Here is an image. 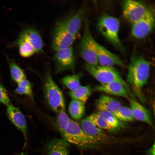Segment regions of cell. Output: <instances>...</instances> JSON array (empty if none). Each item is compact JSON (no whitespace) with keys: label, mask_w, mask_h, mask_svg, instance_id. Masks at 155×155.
Returning a JSON list of instances; mask_svg holds the SVG:
<instances>
[{"label":"cell","mask_w":155,"mask_h":155,"mask_svg":"<svg viewBox=\"0 0 155 155\" xmlns=\"http://www.w3.org/2000/svg\"><path fill=\"white\" fill-rule=\"evenodd\" d=\"M149 62L142 56L134 54L128 66L127 81L133 88L140 90L147 83L150 73Z\"/></svg>","instance_id":"obj_1"},{"label":"cell","mask_w":155,"mask_h":155,"mask_svg":"<svg viewBox=\"0 0 155 155\" xmlns=\"http://www.w3.org/2000/svg\"><path fill=\"white\" fill-rule=\"evenodd\" d=\"M97 26L100 33L108 41L121 52H124V46L119 37L120 23L117 18L104 14L99 18Z\"/></svg>","instance_id":"obj_2"},{"label":"cell","mask_w":155,"mask_h":155,"mask_svg":"<svg viewBox=\"0 0 155 155\" xmlns=\"http://www.w3.org/2000/svg\"><path fill=\"white\" fill-rule=\"evenodd\" d=\"M44 83L45 98L50 108L56 114L65 110L63 94L53 80L50 71L46 72Z\"/></svg>","instance_id":"obj_3"},{"label":"cell","mask_w":155,"mask_h":155,"mask_svg":"<svg viewBox=\"0 0 155 155\" xmlns=\"http://www.w3.org/2000/svg\"><path fill=\"white\" fill-rule=\"evenodd\" d=\"M62 136L70 144L82 149H93L100 146L82 130L78 122L71 119L68 126Z\"/></svg>","instance_id":"obj_4"},{"label":"cell","mask_w":155,"mask_h":155,"mask_svg":"<svg viewBox=\"0 0 155 155\" xmlns=\"http://www.w3.org/2000/svg\"><path fill=\"white\" fill-rule=\"evenodd\" d=\"M84 68L86 71L100 82V84L118 82L125 86L129 93H131L128 84L113 67L99 65H91L86 63L84 65Z\"/></svg>","instance_id":"obj_5"},{"label":"cell","mask_w":155,"mask_h":155,"mask_svg":"<svg viewBox=\"0 0 155 155\" xmlns=\"http://www.w3.org/2000/svg\"><path fill=\"white\" fill-rule=\"evenodd\" d=\"M85 27L82 39L79 44L78 51L81 57L86 62L91 65H99L97 56L94 51L92 35L87 20H85Z\"/></svg>","instance_id":"obj_6"},{"label":"cell","mask_w":155,"mask_h":155,"mask_svg":"<svg viewBox=\"0 0 155 155\" xmlns=\"http://www.w3.org/2000/svg\"><path fill=\"white\" fill-rule=\"evenodd\" d=\"M22 42H26L30 44L36 53L42 51L43 42L41 36L36 29L29 27L23 29L16 39L8 44L6 48H11L16 47L18 44Z\"/></svg>","instance_id":"obj_7"},{"label":"cell","mask_w":155,"mask_h":155,"mask_svg":"<svg viewBox=\"0 0 155 155\" xmlns=\"http://www.w3.org/2000/svg\"><path fill=\"white\" fill-rule=\"evenodd\" d=\"M150 10L146 5L138 1L127 0L122 4L123 16L132 24L143 18Z\"/></svg>","instance_id":"obj_8"},{"label":"cell","mask_w":155,"mask_h":155,"mask_svg":"<svg viewBox=\"0 0 155 155\" xmlns=\"http://www.w3.org/2000/svg\"><path fill=\"white\" fill-rule=\"evenodd\" d=\"M53 59L56 73L74 70L76 58L72 46L55 51Z\"/></svg>","instance_id":"obj_9"},{"label":"cell","mask_w":155,"mask_h":155,"mask_svg":"<svg viewBox=\"0 0 155 155\" xmlns=\"http://www.w3.org/2000/svg\"><path fill=\"white\" fill-rule=\"evenodd\" d=\"M131 33L134 37L139 39L144 38L152 31L155 26V17L151 10L138 21L132 24Z\"/></svg>","instance_id":"obj_10"},{"label":"cell","mask_w":155,"mask_h":155,"mask_svg":"<svg viewBox=\"0 0 155 155\" xmlns=\"http://www.w3.org/2000/svg\"><path fill=\"white\" fill-rule=\"evenodd\" d=\"M92 43L94 51L100 65L113 67L118 65L124 67V65L120 57L97 43L93 38Z\"/></svg>","instance_id":"obj_11"},{"label":"cell","mask_w":155,"mask_h":155,"mask_svg":"<svg viewBox=\"0 0 155 155\" xmlns=\"http://www.w3.org/2000/svg\"><path fill=\"white\" fill-rule=\"evenodd\" d=\"M75 37L57 24L52 38L51 46L53 50L55 52L72 46Z\"/></svg>","instance_id":"obj_12"},{"label":"cell","mask_w":155,"mask_h":155,"mask_svg":"<svg viewBox=\"0 0 155 155\" xmlns=\"http://www.w3.org/2000/svg\"><path fill=\"white\" fill-rule=\"evenodd\" d=\"M79 124L82 130L100 146L112 142L111 138L104 130L96 126L87 118L82 120Z\"/></svg>","instance_id":"obj_13"},{"label":"cell","mask_w":155,"mask_h":155,"mask_svg":"<svg viewBox=\"0 0 155 155\" xmlns=\"http://www.w3.org/2000/svg\"><path fill=\"white\" fill-rule=\"evenodd\" d=\"M7 106L6 114L11 122L22 133L24 140V147L28 141V130L25 117L19 108L12 104Z\"/></svg>","instance_id":"obj_14"},{"label":"cell","mask_w":155,"mask_h":155,"mask_svg":"<svg viewBox=\"0 0 155 155\" xmlns=\"http://www.w3.org/2000/svg\"><path fill=\"white\" fill-rule=\"evenodd\" d=\"M84 14V8L81 7L75 13L59 21L57 24L76 36L81 28Z\"/></svg>","instance_id":"obj_15"},{"label":"cell","mask_w":155,"mask_h":155,"mask_svg":"<svg viewBox=\"0 0 155 155\" xmlns=\"http://www.w3.org/2000/svg\"><path fill=\"white\" fill-rule=\"evenodd\" d=\"M95 91L102 92L124 97L129 100L130 93L125 86L117 82L100 84L93 89Z\"/></svg>","instance_id":"obj_16"},{"label":"cell","mask_w":155,"mask_h":155,"mask_svg":"<svg viewBox=\"0 0 155 155\" xmlns=\"http://www.w3.org/2000/svg\"><path fill=\"white\" fill-rule=\"evenodd\" d=\"M70 143L64 139H54L46 144L45 151L47 155H69Z\"/></svg>","instance_id":"obj_17"},{"label":"cell","mask_w":155,"mask_h":155,"mask_svg":"<svg viewBox=\"0 0 155 155\" xmlns=\"http://www.w3.org/2000/svg\"><path fill=\"white\" fill-rule=\"evenodd\" d=\"M131 111L135 119L153 127V121L148 109L133 99L129 100Z\"/></svg>","instance_id":"obj_18"},{"label":"cell","mask_w":155,"mask_h":155,"mask_svg":"<svg viewBox=\"0 0 155 155\" xmlns=\"http://www.w3.org/2000/svg\"><path fill=\"white\" fill-rule=\"evenodd\" d=\"M122 105L118 101L108 96L103 95L96 102V108L99 111H106L113 114Z\"/></svg>","instance_id":"obj_19"},{"label":"cell","mask_w":155,"mask_h":155,"mask_svg":"<svg viewBox=\"0 0 155 155\" xmlns=\"http://www.w3.org/2000/svg\"><path fill=\"white\" fill-rule=\"evenodd\" d=\"M92 90L89 86H80L76 89L70 91L68 94L73 100H77L84 104L90 96Z\"/></svg>","instance_id":"obj_20"},{"label":"cell","mask_w":155,"mask_h":155,"mask_svg":"<svg viewBox=\"0 0 155 155\" xmlns=\"http://www.w3.org/2000/svg\"><path fill=\"white\" fill-rule=\"evenodd\" d=\"M68 111L70 116L73 119L80 120L83 117L85 113V104L72 100L69 105Z\"/></svg>","instance_id":"obj_21"},{"label":"cell","mask_w":155,"mask_h":155,"mask_svg":"<svg viewBox=\"0 0 155 155\" xmlns=\"http://www.w3.org/2000/svg\"><path fill=\"white\" fill-rule=\"evenodd\" d=\"M8 62L10 75L12 79L18 83L26 79L22 69L13 60L5 55Z\"/></svg>","instance_id":"obj_22"},{"label":"cell","mask_w":155,"mask_h":155,"mask_svg":"<svg viewBox=\"0 0 155 155\" xmlns=\"http://www.w3.org/2000/svg\"><path fill=\"white\" fill-rule=\"evenodd\" d=\"M86 118L96 126L104 130L111 132L117 131L108 124L98 111L91 114Z\"/></svg>","instance_id":"obj_23"},{"label":"cell","mask_w":155,"mask_h":155,"mask_svg":"<svg viewBox=\"0 0 155 155\" xmlns=\"http://www.w3.org/2000/svg\"><path fill=\"white\" fill-rule=\"evenodd\" d=\"M57 114L54 125L62 135L68 126L71 119L67 114L65 110L61 111Z\"/></svg>","instance_id":"obj_24"},{"label":"cell","mask_w":155,"mask_h":155,"mask_svg":"<svg viewBox=\"0 0 155 155\" xmlns=\"http://www.w3.org/2000/svg\"><path fill=\"white\" fill-rule=\"evenodd\" d=\"M98 112L108 124L117 131L125 126V122L118 119L112 113L106 111Z\"/></svg>","instance_id":"obj_25"},{"label":"cell","mask_w":155,"mask_h":155,"mask_svg":"<svg viewBox=\"0 0 155 155\" xmlns=\"http://www.w3.org/2000/svg\"><path fill=\"white\" fill-rule=\"evenodd\" d=\"M81 75L80 74L68 75L63 78L61 82L70 91L74 90L80 86Z\"/></svg>","instance_id":"obj_26"},{"label":"cell","mask_w":155,"mask_h":155,"mask_svg":"<svg viewBox=\"0 0 155 155\" xmlns=\"http://www.w3.org/2000/svg\"><path fill=\"white\" fill-rule=\"evenodd\" d=\"M113 114L119 120L124 122L135 120L130 108L122 106Z\"/></svg>","instance_id":"obj_27"},{"label":"cell","mask_w":155,"mask_h":155,"mask_svg":"<svg viewBox=\"0 0 155 155\" xmlns=\"http://www.w3.org/2000/svg\"><path fill=\"white\" fill-rule=\"evenodd\" d=\"M18 83V85L15 90L16 92L20 94H24L33 98L32 85L31 83L26 79Z\"/></svg>","instance_id":"obj_28"},{"label":"cell","mask_w":155,"mask_h":155,"mask_svg":"<svg viewBox=\"0 0 155 155\" xmlns=\"http://www.w3.org/2000/svg\"><path fill=\"white\" fill-rule=\"evenodd\" d=\"M16 46L18 47L20 55L23 57H29L36 53L32 46L26 42H21L18 44Z\"/></svg>","instance_id":"obj_29"},{"label":"cell","mask_w":155,"mask_h":155,"mask_svg":"<svg viewBox=\"0 0 155 155\" xmlns=\"http://www.w3.org/2000/svg\"><path fill=\"white\" fill-rule=\"evenodd\" d=\"M0 102L7 106L12 104L6 89L0 83Z\"/></svg>","instance_id":"obj_30"},{"label":"cell","mask_w":155,"mask_h":155,"mask_svg":"<svg viewBox=\"0 0 155 155\" xmlns=\"http://www.w3.org/2000/svg\"><path fill=\"white\" fill-rule=\"evenodd\" d=\"M155 143H154L152 146L146 151L147 155H155Z\"/></svg>","instance_id":"obj_31"},{"label":"cell","mask_w":155,"mask_h":155,"mask_svg":"<svg viewBox=\"0 0 155 155\" xmlns=\"http://www.w3.org/2000/svg\"><path fill=\"white\" fill-rule=\"evenodd\" d=\"M18 155H26V154L24 153H21Z\"/></svg>","instance_id":"obj_32"},{"label":"cell","mask_w":155,"mask_h":155,"mask_svg":"<svg viewBox=\"0 0 155 155\" xmlns=\"http://www.w3.org/2000/svg\"><path fill=\"white\" fill-rule=\"evenodd\" d=\"M80 155H83V153L82 152H81Z\"/></svg>","instance_id":"obj_33"}]
</instances>
